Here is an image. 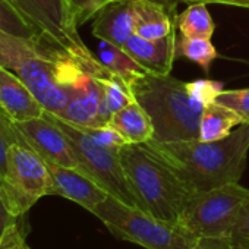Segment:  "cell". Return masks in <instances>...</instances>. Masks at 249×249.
Masks as SVG:
<instances>
[{
  "instance_id": "cell-7",
  "label": "cell",
  "mask_w": 249,
  "mask_h": 249,
  "mask_svg": "<svg viewBox=\"0 0 249 249\" xmlns=\"http://www.w3.org/2000/svg\"><path fill=\"white\" fill-rule=\"evenodd\" d=\"M40 36L44 44L65 50L88 63H101L78 33L69 0H5Z\"/></svg>"
},
{
  "instance_id": "cell-2",
  "label": "cell",
  "mask_w": 249,
  "mask_h": 249,
  "mask_svg": "<svg viewBox=\"0 0 249 249\" xmlns=\"http://www.w3.org/2000/svg\"><path fill=\"white\" fill-rule=\"evenodd\" d=\"M195 192H205L229 183H239L249 153V123L229 137L204 141L145 142Z\"/></svg>"
},
{
  "instance_id": "cell-8",
  "label": "cell",
  "mask_w": 249,
  "mask_h": 249,
  "mask_svg": "<svg viewBox=\"0 0 249 249\" xmlns=\"http://www.w3.org/2000/svg\"><path fill=\"white\" fill-rule=\"evenodd\" d=\"M248 199L249 189L239 183L198 192L188 204L180 226L196 237H227Z\"/></svg>"
},
{
  "instance_id": "cell-20",
  "label": "cell",
  "mask_w": 249,
  "mask_h": 249,
  "mask_svg": "<svg viewBox=\"0 0 249 249\" xmlns=\"http://www.w3.org/2000/svg\"><path fill=\"white\" fill-rule=\"evenodd\" d=\"M98 60L116 76H120L124 82H131L134 78L150 73L147 72L123 47L100 40L98 43Z\"/></svg>"
},
{
  "instance_id": "cell-10",
  "label": "cell",
  "mask_w": 249,
  "mask_h": 249,
  "mask_svg": "<svg viewBox=\"0 0 249 249\" xmlns=\"http://www.w3.org/2000/svg\"><path fill=\"white\" fill-rule=\"evenodd\" d=\"M15 126L22 138V142L33 148L46 161L79 169V163L66 134L46 113L40 117L18 122Z\"/></svg>"
},
{
  "instance_id": "cell-31",
  "label": "cell",
  "mask_w": 249,
  "mask_h": 249,
  "mask_svg": "<svg viewBox=\"0 0 249 249\" xmlns=\"http://www.w3.org/2000/svg\"><path fill=\"white\" fill-rule=\"evenodd\" d=\"M192 249H234L230 236L227 237H198Z\"/></svg>"
},
{
  "instance_id": "cell-17",
  "label": "cell",
  "mask_w": 249,
  "mask_h": 249,
  "mask_svg": "<svg viewBox=\"0 0 249 249\" xmlns=\"http://www.w3.org/2000/svg\"><path fill=\"white\" fill-rule=\"evenodd\" d=\"M107 124L117 131L128 144H145L154 138L153 122L137 100L114 113Z\"/></svg>"
},
{
  "instance_id": "cell-1",
  "label": "cell",
  "mask_w": 249,
  "mask_h": 249,
  "mask_svg": "<svg viewBox=\"0 0 249 249\" xmlns=\"http://www.w3.org/2000/svg\"><path fill=\"white\" fill-rule=\"evenodd\" d=\"M0 65L12 71L36 95L44 111L59 114L69 101V87L82 71L98 76L111 72L65 50L27 41L0 31Z\"/></svg>"
},
{
  "instance_id": "cell-9",
  "label": "cell",
  "mask_w": 249,
  "mask_h": 249,
  "mask_svg": "<svg viewBox=\"0 0 249 249\" xmlns=\"http://www.w3.org/2000/svg\"><path fill=\"white\" fill-rule=\"evenodd\" d=\"M3 180L25 214L43 196L54 195V183L47 163L25 144L11 147Z\"/></svg>"
},
{
  "instance_id": "cell-32",
  "label": "cell",
  "mask_w": 249,
  "mask_h": 249,
  "mask_svg": "<svg viewBox=\"0 0 249 249\" xmlns=\"http://www.w3.org/2000/svg\"><path fill=\"white\" fill-rule=\"evenodd\" d=\"M0 249H31L25 239V231L22 226L17 229L14 233H11L2 243H0Z\"/></svg>"
},
{
  "instance_id": "cell-35",
  "label": "cell",
  "mask_w": 249,
  "mask_h": 249,
  "mask_svg": "<svg viewBox=\"0 0 249 249\" xmlns=\"http://www.w3.org/2000/svg\"><path fill=\"white\" fill-rule=\"evenodd\" d=\"M234 249H236V248H234Z\"/></svg>"
},
{
  "instance_id": "cell-23",
  "label": "cell",
  "mask_w": 249,
  "mask_h": 249,
  "mask_svg": "<svg viewBox=\"0 0 249 249\" xmlns=\"http://www.w3.org/2000/svg\"><path fill=\"white\" fill-rule=\"evenodd\" d=\"M25 213L17 204L3 179H0V243L21 227Z\"/></svg>"
},
{
  "instance_id": "cell-30",
  "label": "cell",
  "mask_w": 249,
  "mask_h": 249,
  "mask_svg": "<svg viewBox=\"0 0 249 249\" xmlns=\"http://www.w3.org/2000/svg\"><path fill=\"white\" fill-rule=\"evenodd\" d=\"M230 240L236 249H249V199L240 210L239 218L230 233Z\"/></svg>"
},
{
  "instance_id": "cell-27",
  "label": "cell",
  "mask_w": 249,
  "mask_h": 249,
  "mask_svg": "<svg viewBox=\"0 0 249 249\" xmlns=\"http://www.w3.org/2000/svg\"><path fill=\"white\" fill-rule=\"evenodd\" d=\"M81 129H84L97 144L108 150H113L116 153H119L120 148H123L128 144L126 140L111 126H108V124H106V126H97V128H81Z\"/></svg>"
},
{
  "instance_id": "cell-26",
  "label": "cell",
  "mask_w": 249,
  "mask_h": 249,
  "mask_svg": "<svg viewBox=\"0 0 249 249\" xmlns=\"http://www.w3.org/2000/svg\"><path fill=\"white\" fill-rule=\"evenodd\" d=\"M215 101L237 113L243 123H249V88L224 89L217 95Z\"/></svg>"
},
{
  "instance_id": "cell-21",
  "label": "cell",
  "mask_w": 249,
  "mask_h": 249,
  "mask_svg": "<svg viewBox=\"0 0 249 249\" xmlns=\"http://www.w3.org/2000/svg\"><path fill=\"white\" fill-rule=\"evenodd\" d=\"M175 24L176 30H179L180 36L183 37L211 38L215 30L205 3L189 5L180 15L176 17Z\"/></svg>"
},
{
  "instance_id": "cell-6",
  "label": "cell",
  "mask_w": 249,
  "mask_h": 249,
  "mask_svg": "<svg viewBox=\"0 0 249 249\" xmlns=\"http://www.w3.org/2000/svg\"><path fill=\"white\" fill-rule=\"evenodd\" d=\"M44 113L66 134L73 148L75 157L79 163L81 172H84L92 180H95L103 189L108 192V195L117 198L119 201L131 207L141 208L138 198L134 194L132 186L128 180L126 172H124L122 166L119 153L97 144L79 126H75V124L49 111Z\"/></svg>"
},
{
  "instance_id": "cell-3",
  "label": "cell",
  "mask_w": 249,
  "mask_h": 249,
  "mask_svg": "<svg viewBox=\"0 0 249 249\" xmlns=\"http://www.w3.org/2000/svg\"><path fill=\"white\" fill-rule=\"evenodd\" d=\"M119 159L141 208L161 221L180 224L188 204L198 192L147 144H126L119 150Z\"/></svg>"
},
{
  "instance_id": "cell-13",
  "label": "cell",
  "mask_w": 249,
  "mask_h": 249,
  "mask_svg": "<svg viewBox=\"0 0 249 249\" xmlns=\"http://www.w3.org/2000/svg\"><path fill=\"white\" fill-rule=\"evenodd\" d=\"M0 111L14 123L40 117L44 108L31 89L9 69L0 65Z\"/></svg>"
},
{
  "instance_id": "cell-16",
  "label": "cell",
  "mask_w": 249,
  "mask_h": 249,
  "mask_svg": "<svg viewBox=\"0 0 249 249\" xmlns=\"http://www.w3.org/2000/svg\"><path fill=\"white\" fill-rule=\"evenodd\" d=\"M134 11L135 34L142 38L157 40L176 31L175 19L178 15H173L163 3L154 0H134Z\"/></svg>"
},
{
  "instance_id": "cell-14",
  "label": "cell",
  "mask_w": 249,
  "mask_h": 249,
  "mask_svg": "<svg viewBox=\"0 0 249 249\" xmlns=\"http://www.w3.org/2000/svg\"><path fill=\"white\" fill-rule=\"evenodd\" d=\"M123 49L147 72L161 76L170 75L173 62L178 56L176 31L157 40H148L134 34L123 46Z\"/></svg>"
},
{
  "instance_id": "cell-24",
  "label": "cell",
  "mask_w": 249,
  "mask_h": 249,
  "mask_svg": "<svg viewBox=\"0 0 249 249\" xmlns=\"http://www.w3.org/2000/svg\"><path fill=\"white\" fill-rule=\"evenodd\" d=\"M0 31L27 41L44 44L37 31L5 0H0Z\"/></svg>"
},
{
  "instance_id": "cell-4",
  "label": "cell",
  "mask_w": 249,
  "mask_h": 249,
  "mask_svg": "<svg viewBox=\"0 0 249 249\" xmlns=\"http://www.w3.org/2000/svg\"><path fill=\"white\" fill-rule=\"evenodd\" d=\"M128 85L153 122L154 141L199 140V123L205 106L192 97L188 82L170 75L145 73L134 78Z\"/></svg>"
},
{
  "instance_id": "cell-15",
  "label": "cell",
  "mask_w": 249,
  "mask_h": 249,
  "mask_svg": "<svg viewBox=\"0 0 249 249\" xmlns=\"http://www.w3.org/2000/svg\"><path fill=\"white\" fill-rule=\"evenodd\" d=\"M92 34L98 40L123 47L135 34L134 0H117L103 8L94 18Z\"/></svg>"
},
{
  "instance_id": "cell-11",
  "label": "cell",
  "mask_w": 249,
  "mask_h": 249,
  "mask_svg": "<svg viewBox=\"0 0 249 249\" xmlns=\"http://www.w3.org/2000/svg\"><path fill=\"white\" fill-rule=\"evenodd\" d=\"M100 78L91 71H82L69 87L66 107L56 116L79 128H97L98 108L103 97Z\"/></svg>"
},
{
  "instance_id": "cell-28",
  "label": "cell",
  "mask_w": 249,
  "mask_h": 249,
  "mask_svg": "<svg viewBox=\"0 0 249 249\" xmlns=\"http://www.w3.org/2000/svg\"><path fill=\"white\" fill-rule=\"evenodd\" d=\"M188 89L195 100H198L201 104L207 106V104L215 101L217 95L224 91V85H223V82H218V81L198 79V81L188 82Z\"/></svg>"
},
{
  "instance_id": "cell-5",
  "label": "cell",
  "mask_w": 249,
  "mask_h": 249,
  "mask_svg": "<svg viewBox=\"0 0 249 249\" xmlns=\"http://www.w3.org/2000/svg\"><path fill=\"white\" fill-rule=\"evenodd\" d=\"M117 239L147 249H192L198 237L180 224H170L150 213L108 195L92 213Z\"/></svg>"
},
{
  "instance_id": "cell-22",
  "label": "cell",
  "mask_w": 249,
  "mask_h": 249,
  "mask_svg": "<svg viewBox=\"0 0 249 249\" xmlns=\"http://www.w3.org/2000/svg\"><path fill=\"white\" fill-rule=\"evenodd\" d=\"M178 53L196 63L205 73L210 72V66L218 57L217 49L210 38H194L183 36L178 43Z\"/></svg>"
},
{
  "instance_id": "cell-34",
  "label": "cell",
  "mask_w": 249,
  "mask_h": 249,
  "mask_svg": "<svg viewBox=\"0 0 249 249\" xmlns=\"http://www.w3.org/2000/svg\"><path fill=\"white\" fill-rule=\"evenodd\" d=\"M154 2H159V3H163L173 15H175V8L178 3H180V0H154Z\"/></svg>"
},
{
  "instance_id": "cell-25",
  "label": "cell",
  "mask_w": 249,
  "mask_h": 249,
  "mask_svg": "<svg viewBox=\"0 0 249 249\" xmlns=\"http://www.w3.org/2000/svg\"><path fill=\"white\" fill-rule=\"evenodd\" d=\"M14 144H24L15 123L0 111V179L6 176L8 153Z\"/></svg>"
},
{
  "instance_id": "cell-18",
  "label": "cell",
  "mask_w": 249,
  "mask_h": 249,
  "mask_svg": "<svg viewBox=\"0 0 249 249\" xmlns=\"http://www.w3.org/2000/svg\"><path fill=\"white\" fill-rule=\"evenodd\" d=\"M237 124H243L240 116L229 107L213 101L202 110L199 123V141L211 142L229 137Z\"/></svg>"
},
{
  "instance_id": "cell-29",
  "label": "cell",
  "mask_w": 249,
  "mask_h": 249,
  "mask_svg": "<svg viewBox=\"0 0 249 249\" xmlns=\"http://www.w3.org/2000/svg\"><path fill=\"white\" fill-rule=\"evenodd\" d=\"M69 2L78 25H82L87 21L94 19L95 15L103 8H106L113 2H117V0H69Z\"/></svg>"
},
{
  "instance_id": "cell-12",
  "label": "cell",
  "mask_w": 249,
  "mask_h": 249,
  "mask_svg": "<svg viewBox=\"0 0 249 249\" xmlns=\"http://www.w3.org/2000/svg\"><path fill=\"white\" fill-rule=\"evenodd\" d=\"M46 163L53 178L54 195L71 199L89 213H94V210L108 196L106 189L79 169L65 167L49 161Z\"/></svg>"
},
{
  "instance_id": "cell-19",
  "label": "cell",
  "mask_w": 249,
  "mask_h": 249,
  "mask_svg": "<svg viewBox=\"0 0 249 249\" xmlns=\"http://www.w3.org/2000/svg\"><path fill=\"white\" fill-rule=\"evenodd\" d=\"M100 79L103 84V97L98 108V126H106L111 116L135 101V97L129 85L120 76L110 73L107 76H101Z\"/></svg>"
},
{
  "instance_id": "cell-33",
  "label": "cell",
  "mask_w": 249,
  "mask_h": 249,
  "mask_svg": "<svg viewBox=\"0 0 249 249\" xmlns=\"http://www.w3.org/2000/svg\"><path fill=\"white\" fill-rule=\"evenodd\" d=\"M183 3L194 5V3H220V5H230V6H237V8H246L249 9V0H180Z\"/></svg>"
}]
</instances>
